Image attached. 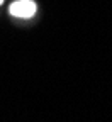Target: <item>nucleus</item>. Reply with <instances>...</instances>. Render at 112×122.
<instances>
[{
  "mask_svg": "<svg viewBox=\"0 0 112 122\" xmlns=\"http://www.w3.org/2000/svg\"><path fill=\"white\" fill-rule=\"evenodd\" d=\"M10 14L15 15V17H21V19L32 17L36 14V4L32 0H19V2H14L10 5Z\"/></svg>",
  "mask_w": 112,
  "mask_h": 122,
  "instance_id": "1",
  "label": "nucleus"
},
{
  "mask_svg": "<svg viewBox=\"0 0 112 122\" xmlns=\"http://www.w3.org/2000/svg\"><path fill=\"white\" fill-rule=\"evenodd\" d=\"M2 2H4V0H0V4H2Z\"/></svg>",
  "mask_w": 112,
  "mask_h": 122,
  "instance_id": "2",
  "label": "nucleus"
}]
</instances>
